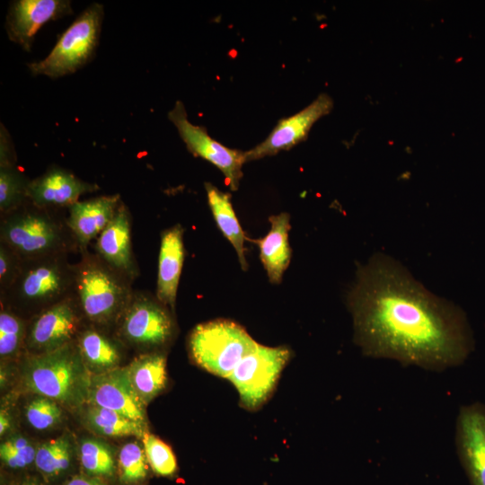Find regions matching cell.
Returning <instances> with one entry per match:
<instances>
[{"mask_svg": "<svg viewBox=\"0 0 485 485\" xmlns=\"http://www.w3.org/2000/svg\"><path fill=\"white\" fill-rule=\"evenodd\" d=\"M121 204L119 195L101 196L77 201L68 207L66 224L82 252L88 251L115 216Z\"/></svg>", "mask_w": 485, "mask_h": 485, "instance_id": "cell-18", "label": "cell"}, {"mask_svg": "<svg viewBox=\"0 0 485 485\" xmlns=\"http://www.w3.org/2000/svg\"><path fill=\"white\" fill-rule=\"evenodd\" d=\"M98 189L96 184L83 181L70 172L54 167L29 182L27 199L38 207L57 210L68 208L79 201L82 195Z\"/></svg>", "mask_w": 485, "mask_h": 485, "instance_id": "cell-15", "label": "cell"}, {"mask_svg": "<svg viewBox=\"0 0 485 485\" xmlns=\"http://www.w3.org/2000/svg\"><path fill=\"white\" fill-rule=\"evenodd\" d=\"M87 402L146 425V404L132 385L128 366L93 375Z\"/></svg>", "mask_w": 485, "mask_h": 485, "instance_id": "cell-14", "label": "cell"}, {"mask_svg": "<svg viewBox=\"0 0 485 485\" xmlns=\"http://www.w3.org/2000/svg\"><path fill=\"white\" fill-rule=\"evenodd\" d=\"M71 460L70 439L67 436H60L41 444L37 448L34 463L46 478H54L69 468Z\"/></svg>", "mask_w": 485, "mask_h": 485, "instance_id": "cell-25", "label": "cell"}, {"mask_svg": "<svg viewBox=\"0 0 485 485\" xmlns=\"http://www.w3.org/2000/svg\"><path fill=\"white\" fill-rule=\"evenodd\" d=\"M61 485H107L96 478L75 476Z\"/></svg>", "mask_w": 485, "mask_h": 485, "instance_id": "cell-34", "label": "cell"}, {"mask_svg": "<svg viewBox=\"0 0 485 485\" xmlns=\"http://www.w3.org/2000/svg\"><path fill=\"white\" fill-rule=\"evenodd\" d=\"M270 230L261 239L254 241L260 248V258L272 284H279L288 267L292 251L288 243L290 216L287 213L271 216Z\"/></svg>", "mask_w": 485, "mask_h": 485, "instance_id": "cell-20", "label": "cell"}, {"mask_svg": "<svg viewBox=\"0 0 485 485\" xmlns=\"http://www.w3.org/2000/svg\"><path fill=\"white\" fill-rule=\"evenodd\" d=\"M79 456L83 469L89 475L110 478L115 474L113 453L104 442L94 438L83 439L79 447Z\"/></svg>", "mask_w": 485, "mask_h": 485, "instance_id": "cell-26", "label": "cell"}, {"mask_svg": "<svg viewBox=\"0 0 485 485\" xmlns=\"http://www.w3.org/2000/svg\"><path fill=\"white\" fill-rule=\"evenodd\" d=\"M28 181L13 163L0 167L1 216L16 209L27 200Z\"/></svg>", "mask_w": 485, "mask_h": 485, "instance_id": "cell-27", "label": "cell"}, {"mask_svg": "<svg viewBox=\"0 0 485 485\" xmlns=\"http://www.w3.org/2000/svg\"><path fill=\"white\" fill-rule=\"evenodd\" d=\"M75 265L68 254H53L22 260L1 302L11 308L38 310L39 313L74 295Z\"/></svg>", "mask_w": 485, "mask_h": 485, "instance_id": "cell-4", "label": "cell"}, {"mask_svg": "<svg viewBox=\"0 0 485 485\" xmlns=\"http://www.w3.org/2000/svg\"><path fill=\"white\" fill-rule=\"evenodd\" d=\"M128 369L132 385L146 405L165 386L166 359L162 353L141 355L128 366Z\"/></svg>", "mask_w": 485, "mask_h": 485, "instance_id": "cell-21", "label": "cell"}, {"mask_svg": "<svg viewBox=\"0 0 485 485\" xmlns=\"http://www.w3.org/2000/svg\"><path fill=\"white\" fill-rule=\"evenodd\" d=\"M347 305L354 341L366 357L444 371L461 366L473 350L464 312L387 255L375 254L359 266Z\"/></svg>", "mask_w": 485, "mask_h": 485, "instance_id": "cell-1", "label": "cell"}, {"mask_svg": "<svg viewBox=\"0 0 485 485\" xmlns=\"http://www.w3.org/2000/svg\"><path fill=\"white\" fill-rule=\"evenodd\" d=\"M76 344L87 367L100 373L118 367L120 359L118 348L98 331L87 329L79 332Z\"/></svg>", "mask_w": 485, "mask_h": 485, "instance_id": "cell-23", "label": "cell"}, {"mask_svg": "<svg viewBox=\"0 0 485 485\" xmlns=\"http://www.w3.org/2000/svg\"><path fill=\"white\" fill-rule=\"evenodd\" d=\"M70 3L64 0H20L7 17L10 39L30 50L37 31L48 22L71 13Z\"/></svg>", "mask_w": 485, "mask_h": 485, "instance_id": "cell-16", "label": "cell"}, {"mask_svg": "<svg viewBox=\"0 0 485 485\" xmlns=\"http://www.w3.org/2000/svg\"><path fill=\"white\" fill-rule=\"evenodd\" d=\"M84 419L93 431L104 436L143 437L146 432V425L132 420L115 410L93 404H88Z\"/></svg>", "mask_w": 485, "mask_h": 485, "instance_id": "cell-24", "label": "cell"}, {"mask_svg": "<svg viewBox=\"0 0 485 485\" xmlns=\"http://www.w3.org/2000/svg\"><path fill=\"white\" fill-rule=\"evenodd\" d=\"M77 309L73 295L34 316L25 338L29 350L41 354L73 342L79 326Z\"/></svg>", "mask_w": 485, "mask_h": 485, "instance_id": "cell-11", "label": "cell"}, {"mask_svg": "<svg viewBox=\"0 0 485 485\" xmlns=\"http://www.w3.org/2000/svg\"><path fill=\"white\" fill-rule=\"evenodd\" d=\"M143 448L152 471L163 477H171L177 472V461L172 448L153 434L146 432L142 437Z\"/></svg>", "mask_w": 485, "mask_h": 485, "instance_id": "cell-30", "label": "cell"}, {"mask_svg": "<svg viewBox=\"0 0 485 485\" xmlns=\"http://www.w3.org/2000/svg\"><path fill=\"white\" fill-rule=\"evenodd\" d=\"M0 242L21 260L53 254H69L79 250L66 224L54 209L26 200L16 209L1 216Z\"/></svg>", "mask_w": 485, "mask_h": 485, "instance_id": "cell-2", "label": "cell"}, {"mask_svg": "<svg viewBox=\"0 0 485 485\" xmlns=\"http://www.w3.org/2000/svg\"><path fill=\"white\" fill-rule=\"evenodd\" d=\"M168 117L188 150L214 164L223 172L230 189L236 190L243 175L245 152L220 144L207 134L204 127L192 124L188 119L185 106L181 101L175 103Z\"/></svg>", "mask_w": 485, "mask_h": 485, "instance_id": "cell-9", "label": "cell"}, {"mask_svg": "<svg viewBox=\"0 0 485 485\" xmlns=\"http://www.w3.org/2000/svg\"><path fill=\"white\" fill-rule=\"evenodd\" d=\"M22 260L7 246L0 242V294L4 293L15 279Z\"/></svg>", "mask_w": 485, "mask_h": 485, "instance_id": "cell-33", "label": "cell"}, {"mask_svg": "<svg viewBox=\"0 0 485 485\" xmlns=\"http://www.w3.org/2000/svg\"><path fill=\"white\" fill-rule=\"evenodd\" d=\"M455 446L471 485H485V404L472 402L459 409Z\"/></svg>", "mask_w": 485, "mask_h": 485, "instance_id": "cell-13", "label": "cell"}, {"mask_svg": "<svg viewBox=\"0 0 485 485\" xmlns=\"http://www.w3.org/2000/svg\"><path fill=\"white\" fill-rule=\"evenodd\" d=\"M205 189L209 207L218 228L235 249L242 269L247 270L248 263L244 255L245 234L233 208L231 195L209 182L205 183Z\"/></svg>", "mask_w": 485, "mask_h": 485, "instance_id": "cell-22", "label": "cell"}, {"mask_svg": "<svg viewBox=\"0 0 485 485\" xmlns=\"http://www.w3.org/2000/svg\"><path fill=\"white\" fill-rule=\"evenodd\" d=\"M94 247L101 260L130 280L138 275L131 248L129 212L122 202Z\"/></svg>", "mask_w": 485, "mask_h": 485, "instance_id": "cell-17", "label": "cell"}, {"mask_svg": "<svg viewBox=\"0 0 485 485\" xmlns=\"http://www.w3.org/2000/svg\"><path fill=\"white\" fill-rule=\"evenodd\" d=\"M119 479L124 484L143 481L148 471V463L142 448L137 442L125 444L118 457Z\"/></svg>", "mask_w": 485, "mask_h": 485, "instance_id": "cell-28", "label": "cell"}, {"mask_svg": "<svg viewBox=\"0 0 485 485\" xmlns=\"http://www.w3.org/2000/svg\"><path fill=\"white\" fill-rule=\"evenodd\" d=\"M289 357L286 347L271 348L258 343L242 357L228 379L246 408L256 409L267 399Z\"/></svg>", "mask_w": 485, "mask_h": 485, "instance_id": "cell-8", "label": "cell"}, {"mask_svg": "<svg viewBox=\"0 0 485 485\" xmlns=\"http://www.w3.org/2000/svg\"><path fill=\"white\" fill-rule=\"evenodd\" d=\"M37 448L26 437L17 435L4 441L0 445V457L11 469H23L35 461Z\"/></svg>", "mask_w": 485, "mask_h": 485, "instance_id": "cell-32", "label": "cell"}, {"mask_svg": "<svg viewBox=\"0 0 485 485\" xmlns=\"http://www.w3.org/2000/svg\"><path fill=\"white\" fill-rule=\"evenodd\" d=\"M121 317L120 332L132 344L156 348L172 337L173 321L167 306L147 293L133 292Z\"/></svg>", "mask_w": 485, "mask_h": 485, "instance_id": "cell-10", "label": "cell"}, {"mask_svg": "<svg viewBox=\"0 0 485 485\" xmlns=\"http://www.w3.org/2000/svg\"><path fill=\"white\" fill-rule=\"evenodd\" d=\"M332 108V99L322 93L297 113L279 119L265 140L245 152L246 163L289 150L305 140L313 124Z\"/></svg>", "mask_w": 485, "mask_h": 485, "instance_id": "cell-12", "label": "cell"}, {"mask_svg": "<svg viewBox=\"0 0 485 485\" xmlns=\"http://www.w3.org/2000/svg\"><path fill=\"white\" fill-rule=\"evenodd\" d=\"M75 264L74 296L82 313L97 324H108L121 315L133 291V282L97 254L88 251Z\"/></svg>", "mask_w": 485, "mask_h": 485, "instance_id": "cell-5", "label": "cell"}, {"mask_svg": "<svg viewBox=\"0 0 485 485\" xmlns=\"http://www.w3.org/2000/svg\"><path fill=\"white\" fill-rule=\"evenodd\" d=\"M18 485H38L34 480H25Z\"/></svg>", "mask_w": 485, "mask_h": 485, "instance_id": "cell-36", "label": "cell"}, {"mask_svg": "<svg viewBox=\"0 0 485 485\" xmlns=\"http://www.w3.org/2000/svg\"><path fill=\"white\" fill-rule=\"evenodd\" d=\"M102 17L101 4L88 7L61 35L44 59L28 64L32 75L56 78L74 73L82 66L97 46Z\"/></svg>", "mask_w": 485, "mask_h": 485, "instance_id": "cell-7", "label": "cell"}, {"mask_svg": "<svg viewBox=\"0 0 485 485\" xmlns=\"http://www.w3.org/2000/svg\"><path fill=\"white\" fill-rule=\"evenodd\" d=\"M185 256L183 228L176 225L161 234L156 297L174 309L179 280Z\"/></svg>", "mask_w": 485, "mask_h": 485, "instance_id": "cell-19", "label": "cell"}, {"mask_svg": "<svg viewBox=\"0 0 485 485\" xmlns=\"http://www.w3.org/2000/svg\"><path fill=\"white\" fill-rule=\"evenodd\" d=\"M10 428V419L9 415L4 410H1L0 412V435L1 436L5 434V432Z\"/></svg>", "mask_w": 485, "mask_h": 485, "instance_id": "cell-35", "label": "cell"}, {"mask_svg": "<svg viewBox=\"0 0 485 485\" xmlns=\"http://www.w3.org/2000/svg\"><path fill=\"white\" fill-rule=\"evenodd\" d=\"M74 341L56 350L32 354L23 366L27 390L68 408L88 401L92 375Z\"/></svg>", "mask_w": 485, "mask_h": 485, "instance_id": "cell-3", "label": "cell"}, {"mask_svg": "<svg viewBox=\"0 0 485 485\" xmlns=\"http://www.w3.org/2000/svg\"><path fill=\"white\" fill-rule=\"evenodd\" d=\"M25 417L28 423L35 429L46 430L60 422L62 410L55 401L39 395L26 405Z\"/></svg>", "mask_w": 485, "mask_h": 485, "instance_id": "cell-31", "label": "cell"}, {"mask_svg": "<svg viewBox=\"0 0 485 485\" xmlns=\"http://www.w3.org/2000/svg\"><path fill=\"white\" fill-rule=\"evenodd\" d=\"M25 335L24 320L2 304L0 313V356L9 357L20 349Z\"/></svg>", "mask_w": 485, "mask_h": 485, "instance_id": "cell-29", "label": "cell"}, {"mask_svg": "<svg viewBox=\"0 0 485 485\" xmlns=\"http://www.w3.org/2000/svg\"><path fill=\"white\" fill-rule=\"evenodd\" d=\"M257 345L242 326L228 320L200 323L189 338L193 360L211 374L225 378Z\"/></svg>", "mask_w": 485, "mask_h": 485, "instance_id": "cell-6", "label": "cell"}]
</instances>
